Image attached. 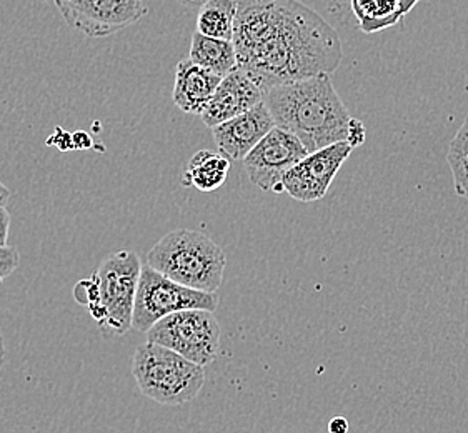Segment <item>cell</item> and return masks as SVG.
Returning a JSON list of instances; mask_svg holds the SVG:
<instances>
[{
  "instance_id": "3957f363",
  "label": "cell",
  "mask_w": 468,
  "mask_h": 433,
  "mask_svg": "<svg viewBox=\"0 0 468 433\" xmlns=\"http://www.w3.org/2000/svg\"><path fill=\"white\" fill-rule=\"evenodd\" d=\"M145 260L174 282L200 292L217 293L224 282V250L198 230H172L150 248Z\"/></svg>"
},
{
  "instance_id": "30bf717a",
  "label": "cell",
  "mask_w": 468,
  "mask_h": 433,
  "mask_svg": "<svg viewBox=\"0 0 468 433\" xmlns=\"http://www.w3.org/2000/svg\"><path fill=\"white\" fill-rule=\"evenodd\" d=\"M352 152L354 147L346 142H337L325 149L312 152L283 175L282 192H287L293 200L305 204L325 197L338 170Z\"/></svg>"
},
{
  "instance_id": "484cf974",
  "label": "cell",
  "mask_w": 468,
  "mask_h": 433,
  "mask_svg": "<svg viewBox=\"0 0 468 433\" xmlns=\"http://www.w3.org/2000/svg\"><path fill=\"white\" fill-rule=\"evenodd\" d=\"M5 355H7L5 343H4V337H2V332H0V370H2L4 364H5Z\"/></svg>"
},
{
  "instance_id": "d4e9b609",
  "label": "cell",
  "mask_w": 468,
  "mask_h": 433,
  "mask_svg": "<svg viewBox=\"0 0 468 433\" xmlns=\"http://www.w3.org/2000/svg\"><path fill=\"white\" fill-rule=\"evenodd\" d=\"M10 190L0 182V207H5L7 206V202L10 200Z\"/></svg>"
},
{
  "instance_id": "277c9868",
  "label": "cell",
  "mask_w": 468,
  "mask_h": 433,
  "mask_svg": "<svg viewBox=\"0 0 468 433\" xmlns=\"http://www.w3.org/2000/svg\"><path fill=\"white\" fill-rule=\"evenodd\" d=\"M132 375L142 396L160 406L188 404L206 384V370L202 365L149 340L133 354Z\"/></svg>"
},
{
  "instance_id": "2e32d148",
  "label": "cell",
  "mask_w": 468,
  "mask_h": 433,
  "mask_svg": "<svg viewBox=\"0 0 468 433\" xmlns=\"http://www.w3.org/2000/svg\"><path fill=\"white\" fill-rule=\"evenodd\" d=\"M230 164L232 161L220 152L198 151L188 162L182 184L186 187H196L200 192H214L224 185Z\"/></svg>"
},
{
  "instance_id": "e0dca14e",
  "label": "cell",
  "mask_w": 468,
  "mask_h": 433,
  "mask_svg": "<svg viewBox=\"0 0 468 433\" xmlns=\"http://www.w3.org/2000/svg\"><path fill=\"white\" fill-rule=\"evenodd\" d=\"M239 0H207L197 16V32L208 37L234 38Z\"/></svg>"
},
{
  "instance_id": "ffe728a7",
  "label": "cell",
  "mask_w": 468,
  "mask_h": 433,
  "mask_svg": "<svg viewBox=\"0 0 468 433\" xmlns=\"http://www.w3.org/2000/svg\"><path fill=\"white\" fill-rule=\"evenodd\" d=\"M366 125L360 122L358 119H350L348 123V132H346V143H350L354 149H356L358 145H362L366 142Z\"/></svg>"
},
{
  "instance_id": "9a60e30c",
  "label": "cell",
  "mask_w": 468,
  "mask_h": 433,
  "mask_svg": "<svg viewBox=\"0 0 468 433\" xmlns=\"http://www.w3.org/2000/svg\"><path fill=\"white\" fill-rule=\"evenodd\" d=\"M188 58L220 77L230 74L239 67L237 50L232 40L208 37L200 32L192 36Z\"/></svg>"
},
{
  "instance_id": "7402d4cb",
  "label": "cell",
  "mask_w": 468,
  "mask_h": 433,
  "mask_svg": "<svg viewBox=\"0 0 468 433\" xmlns=\"http://www.w3.org/2000/svg\"><path fill=\"white\" fill-rule=\"evenodd\" d=\"M10 214L5 207H0V247L7 245L9 240Z\"/></svg>"
},
{
  "instance_id": "7a4b0ae2",
  "label": "cell",
  "mask_w": 468,
  "mask_h": 433,
  "mask_svg": "<svg viewBox=\"0 0 468 433\" xmlns=\"http://www.w3.org/2000/svg\"><path fill=\"white\" fill-rule=\"evenodd\" d=\"M263 102L275 127L299 137L309 153L346 142L352 117L328 74L271 87Z\"/></svg>"
},
{
  "instance_id": "8fae6325",
  "label": "cell",
  "mask_w": 468,
  "mask_h": 433,
  "mask_svg": "<svg viewBox=\"0 0 468 433\" xmlns=\"http://www.w3.org/2000/svg\"><path fill=\"white\" fill-rule=\"evenodd\" d=\"M275 127L265 102L212 129L218 152L229 161H244L253 147Z\"/></svg>"
},
{
  "instance_id": "cb8c5ba5",
  "label": "cell",
  "mask_w": 468,
  "mask_h": 433,
  "mask_svg": "<svg viewBox=\"0 0 468 433\" xmlns=\"http://www.w3.org/2000/svg\"><path fill=\"white\" fill-rule=\"evenodd\" d=\"M348 420L346 417H334L330 422H328V433H348Z\"/></svg>"
},
{
  "instance_id": "d6986e66",
  "label": "cell",
  "mask_w": 468,
  "mask_h": 433,
  "mask_svg": "<svg viewBox=\"0 0 468 433\" xmlns=\"http://www.w3.org/2000/svg\"><path fill=\"white\" fill-rule=\"evenodd\" d=\"M19 262V250L16 247H9V245L0 247V283L4 282L10 273L17 270Z\"/></svg>"
},
{
  "instance_id": "8992f818",
  "label": "cell",
  "mask_w": 468,
  "mask_h": 433,
  "mask_svg": "<svg viewBox=\"0 0 468 433\" xmlns=\"http://www.w3.org/2000/svg\"><path fill=\"white\" fill-rule=\"evenodd\" d=\"M217 307V293L188 289L186 285L174 282L164 273L157 272L149 264L142 265L141 280L133 305L132 329L147 333L157 322L170 313L187 309L216 312Z\"/></svg>"
},
{
  "instance_id": "ac0fdd59",
  "label": "cell",
  "mask_w": 468,
  "mask_h": 433,
  "mask_svg": "<svg viewBox=\"0 0 468 433\" xmlns=\"http://www.w3.org/2000/svg\"><path fill=\"white\" fill-rule=\"evenodd\" d=\"M447 164L452 170L457 195L468 200V115L453 141L450 142Z\"/></svg>"
},
{
  "instance_id": "4316f807",
  "label": "cell",
  "mask_w": 468,
  "mask_h": 433,
  "mask_svg": "<svg viewBox=\"0 0 468 433\" xmlns=\"http://www.w3.org/2000/svg\"><path fill=\"white\" fill-rule=\"evenodd\" d=\"M182 5H187V7H202L206 4L207 0H177Z\"/></svg>"
},
{
  "instance_id": "5b68a950",
  "label": "cell",
  "mask_w": 468,
  "mask_h": 433,
  "mask_svg": "<svg viewBox=\"0 0 468 433\" xmlns=\"http://www.w3.org/2000/svg\"><path fill=\"white\" fill-rule=\"evenodd\" d=\"M141 272L139 255L121 250L109 255L94 273L99 283V301L89 307V313L103 335L122 337L132 329Z\"/></svg>"
},
{
  "instance_id": "4fadbf2b",
  "label": "cell",
  "mask_w": 468,
  "mask_h": 433,
  "mask_svg": "<svg viewBox=\"0 0 468 433\" xmlns=\"http://www.w3.org/2000/svg\"><path fill=\"white\" fill-rule=\"evenodd\" d=\"M222 79L190 58H184L176 67L172 100L182 112L202 115Z\"/></svg>"
},
{
  "instance_id": "603a6c76",
  "label": "cell",
  "mask_w": 468,
  "mask_h": 433,
  "mask_svg": "<svg viewBox=\"0 0 468 433\" xmlns=\"http://www.w3.org/2000/svg\"><path fill=\"white\" fill-rule=\"evenodd\" d=\"M72 143H74V149H77V151H87V149L94 147L92 137L87 132L72 133Z\"/></svg>"
},
{
  "instance_id": "ba28073f",
  "label": "cell",
  "mask_w": 468,
  "mask_h": 433,
  "mask_svg": "<svg viewBox=\"0 0 468 433\" xmlns=\"http://www.w3.org/2000/svg\"><path fill=\"white\" fill-rule=\"evenodd\" d=\"M70 27L87 37H107L147 14L145 0H54Z\"/></svg>"
},
{
  "instance_id": "44dd1931",
  "label": "cell",
  "mask_w": 468,
  "mask_h": 433,
  "mask_svg": "<svg viewBox=\"0 0 468 433\" xmlns=\"http://www.w3.org/2000/svg\"><path fill=\"white\" fill-rule=\"evenodd\" d=\"M48 145H54L58 151L66 152L74 149L72 143V133L62 131L60 127H56V133H52V137L48 141Z\"/></svg>"
},
{
  "instance_id": "52a82bcc",
  "label": "cell",
  "mask_w": 468,
  "mask_h": 433,
  "mask_svg": "<svg viewBox=\"0 0 468 433\" xmlns=\"http://www.w3.org/2000/svg\"><path fill=\"white\" fill-rule=\"evenodd\" d=\"M145 335L149 342L206 367L220 352L222 330L214 312L187 309L164 317Z\"/></svg>"
},
{
  "instance_id": "9c48e42d",
  "label": "cell",
  "mask_w": 468,
  "mask_h": 433,
  "mask_svg": "<svg viewBox=\"0 0 468 433\" xmlns=\"http://www.w3.org/2000/svg\"><path fill=\"white\" fill-rule=\"evenodd\" d=\"M309 155L293 133L273 127L244 159V169L255 187L263 192H282V179Z\"/></svg>"
},
{
  "instance_id": "7c38bea8",
  "label": "cell",
  "mask_w": 468,
  "mask_h": 433,
  "mask_svg": "<svg viewBox=\"0 0 468 433\" xmlns=\"http://www.w3.org/2000/svg\"><path fill=\"white\" fill-rule=\"evenodd\" d=\"M263 102V90L242 69H235L220 80L216 94L200 115L207 127L214 129L220 123L247 112Z\"/></svg>"
},
{
  "instance_id": "5bb4252c",
  "label": "cell",
  "mask_w": 468,
  "mask_h": 433,
  "mask_svg": "<svg viewBox=\"0 0 468 433\" xmlns=\"http://www.w3.org/2000/svg\"><path fill=\"white\" fill-rule=\"evenodd\" d=\"M420 0H350L358 28L366 34L394 27Z\"/></svg>"
},
{
  "instance_id": "6da1fadb",
  "label": "cell",
  "mask_w": 468,
  "mask_h": 433,
  "mask_svg": "<svg viewBox=\"0 0 468 433\" xmlns=\"http://www.w3.org/2000/svg\"><path fill=\"white\" fill-rule=\"evenodd\" d=\"M239 69L263 94L320 74H332L342 62L337 30L299 0H239L234 28Z\"/></svg>"
}]
</instances>
